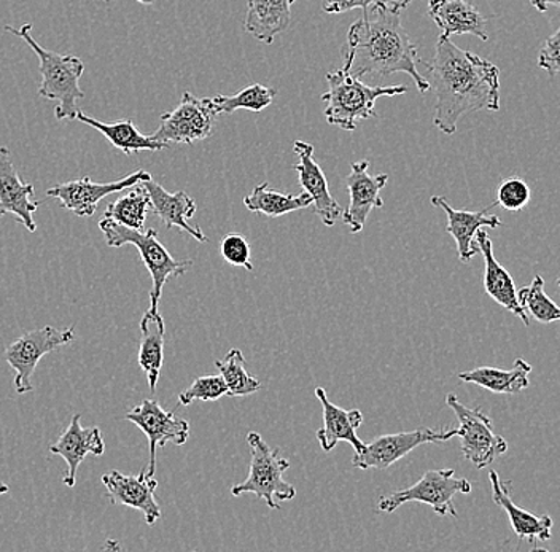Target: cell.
<instances>
[{"mask_svg": "<svg viewBox=\"0 0 560 552\" xmlns=\"http://www.w3.org/2000/svg\"><path fill=\"white\" fill-rule=\"evenodd\" d=\"M9 491V485H7L5 482L0 481V497H2V495L7 494Z\"/></svg>", "mask_w": 560, "mask_h": 552, "instance_id": "41", "label": "cell"}, {"mask_svg": "<svg viewBox=\"0 0 560 552\" xmlns=\"http://www.w3.org/2000/svg\"><path fill=\"white\" fill-rule=\"evenodd\" d=\"M82 415L75 414L70 421L69 427L59 436L58 442L50 446V453L61 456L68 463V471L65 474V484L72 489L77 482L80 463L88 454L103 456L105 443L103 433L97 427L83 428L80 425Z\"/></svg>", "mask_w": 560, "mask_h": 552, "instance_id": "20", "label": "cell"}, {"mask_svg": "<svg viewBox=\"0 0 560 552\" xmlns=\"http://www.w3.org/2000/svg\"><path fill=\"white\" fill-rule=\"evenodd\" d=\"M432 204L438 209H443L447 215L446 232L454 237L457 243L458 257L462 263H468L475 255L479 254V247L476 246V233L481 228H499L502 225L500 216L489 214L490 208H495L493 202L489 208L481 211H458L443 197H432Z\"/></svg>", "mask_w": 560, "mask_h": 552, "instance_id": "19", "label": "cell"}, {"mask_svg": "<svg viewBox=\"0 0 560 552\" xmlns=\"http://www.w3.org/2000/svg\"><path fill=\"white\" fill-rule=\"evenodd\" d=\"M278 91L275 89H266V86L254 85L247 86V89L237 91L233 96H219L210 97L212 106L215 108L217 114H233V111L244 108V110L261 111L266 107L271 106L275 101Z\"/></svg>", "mask_w": 560, "mask_h": 552, "instance_id": "32", "label": "cell"}, {"mask_svg": "<svg viewBox=\"0 0 560 552\" xmlns=\"http://www.w3.org/2000/svg\"><path fill=\"white\" fill-rule=\"evenodd\" d=\"M34 185L20 177L7 146H0V216L12 214L27 232H37L34 212L38 202L33 201Z\"/></svg>", "mask_w": 560, "mask_h": 552, "instance_id": "17", "label": "cell"}, {"mask_svg": "<svg viewBox=\"0 0 560 552\" xmlns=\"http://www.w3.org/2000/svg\"><path fill=\"white\" fill-rule=\"evenodd\" d=\"M313 198L306 191L301 195L282 193L269 187L268 181H261L248 197L244 198V205L248 211L268 219H278L290 212L301 211L313 205Z\"/></svg>", "mask_w": 560, "mask_h": 552, "instance_id": "29", "label": "cell"}, {"mask_svg": "<svg viewBox=\"0 0 560 552\" xmlns=\"http://www.w3.org/2000/svg\"><path fill=\"white\" fill-rule=\"evenodd\" d=\"M145 190L149 191L150 202H152L153 212L161 222L164 223L167 230L180 228L182 232L190 234L199 243H209V237L198 225H192L191 219L196 214L195 199L188 197L185 191H177V193H170L164 190L160 184H156L153 178L142 181Z\"/></svg>", "mask_w": 560, "mask_h": 552, "instance_id": "21", "label": "cell"}, {"mask_svg": "<svg viewBox=\"0 0 560 552\" xmlns=\"http://www.w3.org/2000/svg\"><path fill=\"white\" fill-rule=\"evenodd\" d=\"M100 230L103 232L108 247L120 249L126 244H131L138 249L143 265L152 275L153 286L150 292L149 313H158V304H160L161 293H163L166 282L171 278L185 274L188 268L192 267V261L175 260L158 239L156 230L150 228L143 232V230L128 228V226H122L115 220L105 219V216L101 219Z\"/></svg>", "mask_w": 560, "mask_h": 552, "instance_id": "5", "label": "cell"}, {"mask_svg": "<svg viewBox=\"0 0 560 552\" xmlns=\"http://www.w3.org/2000/svg\"><path fill=\"white\" fill-rule=\"evenodd\" d=\"M429 15L446 37L471 34L488 42L485 16L467 0H429Z\"/></svg>", "mask_w": 560, "mask_h": 552, "instance_id": "24", "label": "cell"}, {"mask_svg": "<svg viewBox=\"0 0 560 552\" xmlns=\"http://www.w3.org/2000/svg\"><path fill=\"white\" fill-rule=\"evenodd\" d=\"M530 373L532 365H528L524 359H516L511 369L481 366L471 372L458 373L457 376L462 383L476 384L492 394L514 395L523 392L530 386V379H528Z\"/></svg>", "mask_w": 560, "mask_h": 552, "instance_id": "26", "label": "cell"}, {"mask_svg": "<svg viewBox=\"0 0 560 552\" xmlns=\"http://www.w3.org/2000/svg\"><path fill=\"white\" fill-rule=\"evenodd\" d=\"M475 243L479 247V254L485 257L486 293L493 302L499 303L500 306L505 307L514 316L520 317L525 327H528L530 319H528L527 313H525L520 298H517L516 284H514L510 272L499 263L495 255H493L492 240H490L489 234L482 228L479 230L476 233Z\"/></svg>", "mask_w": 560, "mask_h": 552, "instance_id": "22", "label": "cell"}, {"mask_svg": "<svg viewBox=\"0 0 560 552\" xmlns=\"http://www.w3.org/2000/svg\"><path fill=\"white\" fill-rule=\"evenodd\" d=\"M142 342L139 349V366L149 379L150 390L155 392L158 379L164 362V337H166V325L160 313L143 314L140 320Z\"/></svg>", "mask_w": 560, "mask_h": 552, "instance_id": "27", "label": "cell"}, {"mask_svg": "<svg viewBox=\"0 0 560 552\" xmlns=\"http://www.w3.org/2000/svg\"><path fill=\"white\" fill-rule=\"evenodd\" d=\"M368 167H370V161H357L350 167L349 176L346 177L350 202L342 216L350 233L353 234L362 233L368 215L373 209L384 208L381 190L387 185L388 176L387 174L370 176Z\"/></svg>", "mask_w": 560, "mask_h": 552, "instance_id": "14", "label": "cell"}, {"mask_svg": "<svg viewBox=\"0 0 560 552\" xmlns=\"http://www.w3.org/2000/svg\"><path fill=\"white\" fill-rule=\"evenodd\" d=\"M328 91L322 94L327 104L325 118L328 124L345 131H355L357 121L377 117L376 101L380 97L400 96L408 86H368L362 80L350 75L345 69L327 73Z\"/></svg>", "mask_w": 560, "mask_h": 552, "instance_id": "4", "label": "cell"}, {"mask_svg": "<svg viewBox=\"0 0 560 552\" xmlns=\"http://www.w3.org/2000/svg\"><path fill=\"white\" fill-rule=\"evenodd\" d=\"M217 115L210 97L198 99L195 94L185 93L173 111L161 115L160 128L152 138L166 146L171 143L192 145L206 141L212 136Z\"/></svg>", "mask_w": 560, "mask_h": 552, "instance_id": "9", "label": "cell"}, {"mask_svg": "<svg viewBox=\"0 0 560 552\" xmlns=\"http://www.w3.org/2000/svg\"><path fill=\"white\" fill-rule=\"evenodd\" d=\"M108 497L114 505H125L138 509L145 517L147 526H153L161 517L155 492L158 481L149 471L142 470L138 477H128L120 471H110L101 478Z\"/></svg>", "mask_w": 560, "mask_h": 552, "instance_id": "15", "label": "cell"}, {"mask_svg": "<svg viewBox=\"0 0 560 552\" xmlns=\"http://www.w3.org/2000/svg\"><path fill=\"white\" fill-rule=\"evenodd\" d=\"M75 120L100 131L115 149L121 150L128 156L136 155V153L142 152V150L158 152V150L166 149V145L156 142L152 136H143L131 120L103 124V121L88 117V115L80 110L77 111Z\"/></svg>", "mask_w": 560, "mask_h": 552, "instance_id": "28", "label": "cell"}, {"mask_svg": "<svg viewBox=\"0 0 560 552\" xmlns=\"http://www.w3.org/2000/svg\"><path fill=\"white\" fill-rule=\"evenodd\" d=\"M411 2L412 0H377V3H381V5L388 7V9L392 10H398V12L405 10Z\"/></svg>", "mask_w": 560, "mask_h": 552, "instance_id": "40", "label": "cell"}, {"mask_svg": "<svg viewBox=\"0 0 560 552\" xmlns=\"http://www.w3.org/2000/svg\"><path fill=\"white\" fill-rule=\"evenodd\" d=\"M530 5H534L535 9L540 13L548 12L549 7H556V9H560V0H530Z\"/></svg>", "mask_w": 560, "mask_h": 552, "instance_id": "39", "label": "cell"}, {"mask_svg": "<svg viewBox=\"0 0 560 552\" xmlns=\"http://www.w3.org/2000/svg\"><path fill=\"white\" fill-rule=\"evenodd\" d=\"M296 0H247L244 30L250 36L271 45L292 23V5Z\"/></svg>", "mask_w": 560, "mask_h": 552, "instance_id": "25", "label": "cell"}, {"mask_svg": "<svg viewBox=\"0 0 560 552\" xmlns=\"http://www.w3.org/2000/svg\"><path fill=\"white\" fill-rule=\"evenodd\" d=\"M324 411V425L317 430V439L322 450L330 453L339 442L349 443L355 453L365 449V443L357 435V428L363 424V414L360 410H342L328 400L327 392L322 387L315 389Z\"/></svg>", "mask_w": 560, "mask_h": 552, "instance_id": "23", "label": "cell"}, {"mask_svg": "<svg viewBox=\"0 0 560 552\" xmlns=\"http://www.w3.org/2000/svg\"><path fill=\"white\" fill-rule=\"evenodd\" d=\"M446 403L460 424L457 436L460 438L462 454L468 462L482 470L506 453V439L493 433L492 421L481 408L465 407L454 394H447Z\"/></svg>", "mask_w": 560, "mask_h": 552, "instance_id": "8", "label": "cell"}, {"mask_svg": "<svg viewBox=\"0 0 560 552\" xmlns=\"http://www.w3.org/2000/svg\"><path fill=\"white\" fill-rule=\"evenodd\" d=\"M489 481L492 485L493 503L506 513L511 529L517 535L520 541L527 540L534 550H538L537 543L551 540L552 526H555L551 516H537L517 506L511 498V482L500 480L495 470L490 471Z\"/></svg>", "mask_w": 560, "mask_h": 552, "instance_id": "18", "label": "cell"}, {"mask_svg": "<svg viewBox=\"0 0 560 552\" xmlns=\"http://www.w3.org/2000/svg\"><path fill=\"white\" fill-rule=\"evenodd\" d=\"M217 368L225 379L230 397H247L261 389V383L245 368V359L240 349H231L222 360H217Z\"/></svg>", "mask_w": 560, "mask_h": 552, "instance_id": "31", "label": "cell"}, {"mask_svg": "<svg viewBox=\"0 0 560 552\" xmlns=\"http://www.w3.org/2000/svg\"><path fill=\"white\" fill-rule=\"evenodd\" d=\"M538 66L548 73L549 77H556L560 73V27L552 34L548 40L542 44L540 56H538Z\"/></svg>", "mask_w": 560, "mask_h": 552, "instance_id": "37", "label": "cell"}, {"mask_svg": "<svg viewBox=\"0 0 560 552\" xmlns=\"http://www.w3.org/2000/svg\"><path fill=\"white\" fill-rule=\"evenodd\" d=\"M517 298L525 313L542 325L560 321V307L549 298L541 275H535L530 285L517 290Z\"/></svg>", "mask_w": 560, "mask_h": 552, "instance_id": "33", "label": "cell"}, {"mask_svg": "<svg viewBox=\"0 0 560 552\" xmlns=\"http://www.w3.org/2000/svg\"><path fill=\"white\" fill-rule=\"evenodd\" d=\"M152 208L149 191L142 184L136 185L129 193L122 195L117 201L110 202L105 209V219L115 220L122 226L132 230H143L145 225L147 214Z\"/></svg>", "mask_w": 560, "mask_h": 552, "instance_id": "30", "label": "cell"}, {"mask_svg": "<svg viewBox=\"0 0 560 552\" xmlns=\"http://www.w3.org/2000/svg\"><path fill=\"white\" fill-rule=\"evenodd\" d=\"M220 254H222L223 260L231 265V267L254 271V265L250 261V244H248L243 234H226L222 243H220Z\"/></svg>", "mask_w": 560, "mask_h": 552, "instance_id": "36", "label": "cell"}, {"mask_svg": "<svg viewBox=\"0 0 560 552\" xmlns=\"http://www.w3.org/2000/svg\"><path fill=\"white\" fill-rule=\"evenodd\" d=\"M558 286H559V289H560V279H559V281H558Z\"/></svg>", "mask_w": 560, "mask_h": 552, "instance_id": "43", "label": "cell"}, {"mask_svg": "<svg viewBox=\"0 0 560 552\" xmlns=\"http://www.w3.org/2000/svg\"><path fill=\"white\" fill-rule=\"evenodd\" d=\"M342 56V69L357 79L405 72L412 77L420 94L430 90V83L419 72L422 59L402 27L398 10L381 3L363 9L362 19L350 26Z\"/></svg>", "mask_w": 560, "mask_h": 552, "instance_id": "2", "label": "cell"}, {"mask_svg": "<svg viewBox=\"0 0 560 552\" xmlns=\"http://www.w3.org/2000/svg\"><path fill=\"white\" fill-rule=\"evenodd\" d=\"M152 176L147 171L139 169L120 180L108 181V184H96L90 177L79 178V180L59 184L47 191V197L56 198L61 201V205L77 216H91L96 212L97 204L105 197L114 193H120L122 190L136 187L142 181L150 180Z\"/></svg>", "mask_w": 560, "mask_h": 552, "instance_id": "13", "label": "cell"}, {"mask_svg": "<svg viewBox=\"0 0 560 552\" xmlns=\"http://www.w3.org/2000/svg\"><path fill=\"white\" fill-rule=\"evenodd\" d=\"M425 79L436 94L433 124L444 134L453 136L464 115L500 108L499 68L462 50L443 34L438 37L432 62L427 64Z\"/></svg>", "mask_w": 560, "mask_h": 552, "instance_id": "1", "label": "cell"}, {"mask_svg": "<svg viewBox=\"0 0 560 552\" xmlns=\"http://www.w3.org/2000/svg\"><path fill=\"white\" fill-rule=\"evenodd\" d=\"M228 387L225 379L220 376H201L178 395V403L182 407H190L195 401H217L226 397Z\"/></svg>", "mask_w": 560, "mask_h": 552, "instance_id": "34", "label": "cell"}, {"mask_svg": "<svg viewBox=\"0 0 560 552\" xmlns=\"http://www.w3.org/2000/svg\"><path fill=\"white\" fill-rule=\"evenodd\" d=\"M75 338V328L58 330L50 325L38 330L24 333L7 348L5 360L10 368L15 372L16 394L33 392L31 377L34 376L38 362L50 352L58 351L62 345H68Z\"/></svg>", "mask_w": 560, "mask_h": 552, "instance_id": "10", "label": "cell"}, {"mask_svg": "<svg viewBox=\"0 0 560 552\" xmlns=\"http://www.w3.org/2000/svg\"><path fill=\"white\" fill-rule=\"evenodd\" d=\"M125 419L149 438L150 462L147 471L152 477H155L156 471L158 447H166L170 443L182 446L190 436V424L185 419L177 418L174 412L163 410L155 400H143Z\"/></svg>", "mask_w": 560, "mask_h": 552, "instance_id": "12", "label": "cell"}, {"mask_svg": "<svg viewBox=\"0 0 560 552\" xmlns=\"http://www.w3.org/2000/svg\"><path fill=\"white\" fill-rule=\"evenodd\" d=\"M136 2L142 3V5H152L155 0H136Z\"/></svg>", "mask_w": 560, "mask_h": 552, "instance_id": "42", "label": "cell"}, {"mask_svg": "<svg viewBox=\"0 0 560 552\" xmlns=\"http://www.w3.org/2000/svg\"><path fill=\"white\" fill-rule=\"evenodd\" d=\"M471 482L465 478L455 477L453 468L450 470H430L411 488L394 492L388 497H381L380 508L384 515L397 512L405 503L418 502L432 506L438 516L457 517L453 500L457 494H470Z\"/></svg>", "mask_w": 560, "mask_h": 552, "instance_id": "7", "label": "cell"}, {"mask_svg": "<svg viewBox=\"0 0 560 552\" xmlns=\"http://www.w3.org/2000/svg\"><path fill=\"white\" fill-rule=\"evenodd\" d=\"M532 191L521 177H510L497 190V205L505 211L520 212L530 202Z\"/></svg>", "mask_w": 560, "mask_h": 552, "instance_id": "35", "label": "cell"}, {"mask_svg": "<svg viewBox=\"0 0 560 552\" xmlns=\"http://www.w3.org/2000/svg\"><path fill=\"white\" fill-rule=\"evenodd\" d=\"M374 3H377V0H324L322 9L325 13H345L349 10L368 9Z\"/></svg>", "mask_w": 560, "mask_h": 552, "instance_id": "38", "label": "cell"}, {"mask_svg": "<svg viewBox=\"0 0 560 552\" xmlns=\"http://www.w3.org/2000/svg\"><path fill=\"white\" fill-rule=\"evenodd\" d=\"M247 443L252 450L250 471L247 480L231 488V495L255 494L268 508L279 509V502L296 497V489L283 480L290 462L280 456L279 449H272L260 433H248Z\"/></svg>", "mask_w": 560, "mask_h": 552, "instance_id": "6", "label": "cell"}, {"mask_svg": "<svg viewBox=\"0 0 560 552\" xmlns=\"http://www.w3.org/2000/svg\"><path fill=\"white\" fill-rule=\"evenodd\" d=\"M293 152L300 158L293 169L298 173L301 187L313 198L315 214L325 226H335L336 220L342 215V209L331 197L324 171L315 163L314 145L304 141H295Z\"/></svg>", "mask_w": 560, "mask_h": 552, "instance_id": "16", "label": "cell"}, {"mask_svg": "<svg viewBox=\"0 0 560 552\" xmlns=\"http://www.w3.org/2000/svg\"><path fill=\"white\" fill-rule=\"evenodd\" d=\"M457 428H420L415 432L394 433V435H384L374 439L373 443L365 446V449L355 453L352 465L360 470H385L397 463L402 457L408 456L416 447L427 445V443L450 442L457 436Z\"/></svg>", "mask_w": 560, "mask_h": 552, "instance_id": "11", "label": "cell"}, {"mask_svg": "<svg viewBox=\"0 0 560 552\" xmlns=\"http://www.w3.org/2000/svg\"><path fill=\"white\" fill-rule=\"evenodd\" d=\"M31 24H23L20 30L13 26H5V31L13 36L23 38L40 62L42 85L38 89V96L44 99L56 101L55 117L59 121L75 120L77 101L85 97V91L80 89V79L85 72L82 59L75 55H59L56 51L45 50L38 42L31 36Z\"/></svg>", "mask_w": 560, "mask_h": 552, "instance_id": "3", "label": "cell"}]
</instances>
